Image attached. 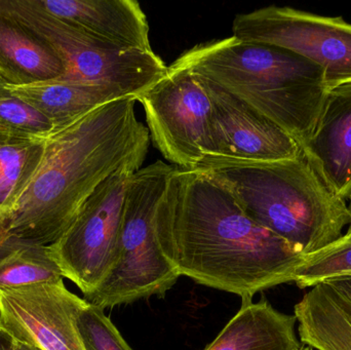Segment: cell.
<instances>
[{"label":"cell","mask_w":351,"mask_h":350,"mask_svg":"<svg viewBox=\"0 0 351 350\" xmlns=\"http://www.w3.org/2000/svg\"><path fill=\"white\" fill-rule=\"evenodd\" d=\"M86 304L63 281L0 289V324L14 340L41 350H86L76 318Z\"/></svg>","instance_id":"8fae6325"},{"label":"cell","mask_w":351,"mask_h":350,"mask_svg":"<svg viewBox=\"0 0 351 350\" xmlns=\"http://www.w3.org/2000/svg\"><path fill=\"white\" fill-rule=\"evenodd\" d=\"M53 125L43 113L12 94L0 77V134L23 139L45 140Z\"/></svg>","instance_id":"44dd1931"},{"label":"cell","mask_w":351,"mask_h":350,"mask_svg":"<svg viewBox=\"0 0 351 350\" xmlns=\"http://www.w3.org/2000/svg\"><path fill=\"white\" fill-rule=\"evenodd\" d=\"M49 247L26 245L0 264V289H14L63 281Z\"/></svg>","instance_id":"d6986e66"},{"label":"cell","mask_w":351,"mask_h":350,"mask_svg":"<svg viewBox=\"0 0 351 350\" xmlns=\"http://www.w3.org/2000/svg\"><path fill=\"white\" fill-rule=\"evenodd\" d=\"M160 250L180 277L252 299L294 283L305 255L245 215L208 171L176 166L158 218Z\"/></svg>","instance_id":"6da1fadb"},{"label":"cell","mask_w":351,"mask_h":350,"mask_svg":"<svg viewBox=\"0 0 351 350\" xmlns=\"http://www.w3.org/2000/svg\"><path fill=\"white\" fill-rule=\"evenodd\" d=\"M16 350H41L37 347H31V345H25V343L18 342L16 343Z\"/></svg>","instance_id":"484cf974"},{"label":"cell","mask_w":351,"mask_h":350,"mask_svg":"<svg viewBox=\"0 0 351 350\" xmlns=\"http://www.w3.org/2000/svg\"><path fill=\"white\" fill-rule=\"evenodd\" d=\"M300 341L313 349L351 350V301L328 283L311 288L295 306Z\"/></svg>","instance_id":"e0dca14e"},{"label":"cell","mask_w":351,"mask_h":350,"mask_svg":"<svg viewBox=\"0 0 351 350\" xmlns=\"http://www.w3.org/2000/svg\"><path fill=\"white\" fill-rule=\"evenodd\" d=\"M296 316L278 312L266 300H243L241 310L204 350H299Z\"/></svg>","instance_id":"9a60e30c"},{"label":"cell","mask_w":351,"mask_h":350,"mask_svg":"<svg viewBox=\"0 0 351 350\" xmlns=\"http://www.w3.org/2000/svg\"><path fill=\"white\" fill-rule=\"evenodd\" d=\"M233 37L292 51L325 71L328 88L351 80V24L289 6L270 5L235 16Z\"/></svg>","instance_id":"ba28073f"},{"label":"cell","mask_w":351,"mask_h":350,"mask_svg":"<svg viewBox=\"0 0 351 350\" xmlns=\"http://www.w3.org/2000/svg\"><path fill=\"white\" fill-rule=\"evenodd\" d=\"M299 350H313L311 349V347H308V345H303L302 347H300V349Z\"/></svg>","instance_id":"83f0119b"},{"label":"cell","mask_w":351,"mask_h":350,"mask_svg":"<svg viewBox=\"0 0 351 350\" xmlns=\"http://www.w3.org/2000/svg\"><path fill=\"white\" fill-rule=\"evenodd\" d=\"M26 245L30 244L22 242V240H18V238H14V236H8V234L4 232L2 226L0 225V264H1L4 260H6L8 257L14 254L16 251L26 246Z\"/></svg>","instance_id":"603a6c76"},{"label":"cell","mask_w":351,"mask_h":350,"mask_svg":"<svg viewBox=\"0 0 351 350\" xmlns=\"http://www.w3.org/2000/svg\"><path fill=\"white\" fill-rule=\"evenodd\" d=\"M76 326L86 350H133L104 310L88 302L78 314Z\"/></svg>","instance_id":"7402d4cb"},{"label":"cell","mask_w":351,"mask_h":350,"mask_svg":"<svg viewBox=\"0 0 351 350\" xmlns=\"http://www.w3.org/2000/svg\"><path fill=\"white\" fill-rule=\"evenodd\" d=\"M65 66L53 47L22 23L0 12V77L10 86L60 80Z\"/></svg>","instance_id":"5bb4252c"},{"label":"cell","mask_w":351,"mask_h":350,"mask_svg":"<svg viewBox=\"0 0 351 350\" xmlns=\"http://www.w3.org/2000/svg\"><path fill=\"white\" fill-rule=\"evenodd\" d=\"M45 140L23 139L0 134V220L22 197L43 154Z\"/></svg>","instance_id":"ac0fdd59"},{"label":"cell","mask_w":351,"mask_h":350,"mask_svg":"<svg viewBox=\"0 0 351 350\" xmlns=\"http://www.w3.org/2000/svg\"><path fill=\"white\" fill-rule=\"evenodd\" d=\"M348 275H351V232L317 252L305 255L295 273L294 283L306 289Z\"/></svg>","instance_id":"ffe728a7"},{"label":"cell","mask_w":351,"mask_h":350,"mask_svg":"<svg viewBox=\"0 0 351 350\" xmlns=\"http://www.w3.org/2000/svg\"><path fill=\"white\" fill-rule=\"evenodd\" d=\"M150 140L173 166L197 170L210 123V98L195 74L179 60L166 75L140 95Z\"/></svg>","instance_id":"9c48e42d"},{"label":"cell","mask_w":351,"mask_h":350,"mask_svg":"<svg viewBox=\"0 0 351 350\" xmlns=\"http://www.w3.org/2000/svg\"><path fill=\"white\" fill-rule=\"evenodd\" d=\"M5 86L12 94L43 113L53 123V132L108 103L132 97L114 86L62 80L29 86Z\"/></svg>","instance_id":"2e32d148"},{"label":"cell","mask_w":351,"mask_h":350,"mask_svg":"<svg viewBox=\"0 0 351 350\" xmlns=\"http://www.w3.org/2000/svg\"><path fill=\"white\" fill-rule=\"evenodd\" d=\"M199 168L233 195L247 217L304 255L333 244L350 225L348 201L328 187L303 151L271 162L204 160Z\"/></svg>","instance_id":"277c9868"},{"label":"cell","mask_w":351,"mask_h":350,"mask_svg":"<svg viewBox=\"0 0 351 350\" xmlns=\"http://www.w3.org/2000/svg\"><path fill=\"white\" fill-rule=\"evenodd\" d=\"M56 18L125 49L152 51L145 12L135 0H37Z\"/></svg>","instance_id":"4fadbf2b"},{"label":"cell","mask_w":351,"mask_h":350,"mask_svg":"<svg viewBox=\"0 0 351 350\" xmlns=\"http://www.w3.org/2000/svg\"><path fill=\"white\" fill-rule=\"evenodd\" d=\"M135 97L108 103L45 139L36 174L12 211L0 220L8 236L38 246L57 242L97 188L135 160H145L147 127Z\"/></svg>","instance_id":"7a4b0ae2"},{"label":"cell","mask_w":351,"mask_h":350,"mask_svg":"<svg viewBox=\"0 0 351 350\" xmlns=\"http://www.w3.org/2000/svg\"><path fill=\"white\" fill-rule=\"evenodd\" d=\"M178 60L276 123L301 148L308 141L329 88L317 64L233 36L195 45Z\"/></svg>","instance_id":"3957f363"},{"label":"cell","mask_w":351,"mask_h":350,"mask_svg":"<svg viewBox=\"0 0 351 350\" xmlns=\"http://www.w3.org/2000/svg\"><path fill=\"white\" fill-rule=\"evenodd\" d=\"M144 160L127 162L111 175L86 199L65 234L47 246L64 277L84 298L97 291L114 266L128 181Z\"/></svg>","instance_id":"52a82bcc"},{"label":"cell","mask_w":351,"mask_h":350,"mask_svg":"<svg viewBox=\"0 0 351 350\" xmlns=\"http://www.w3.org/2000/svg\"><path fill=\"white\" fill-rule=\"evenodd\" d=\"M176 166L158 160L130 177L117 242V261L86 302L104 308L152 296L164 297L179 273L160 250L158 218Z\"/></svg>","instance_id":"5b68a950"},{"label":"cell","mask_w":351,"mask_h":350,"mask_svg":"<svg viewBox=\"0 0 351 350\" xmlns=\"http://www.w3.org/2000/svg\"><path fill=\"white\" fill-rule=\"evenodd\" d=\"M196 77L212 104L204 160L271 162L302 153L301 146L276 123L210 80Z\"/></svg>","instance_id":"30bf717a"},{"label":"cell","mask_w":351,"mask_h":350,"mask_svg":"<svg viewBox=\"0 0 351 350\" xmlns=\"http://www.w3.org/2000/svg\"><path fill=\"white\" fill-rule=\"evenodd\" d=\"M0 12L53 47L65 66L62 82L114 86L137 100L168 72L169 66L154 51L125 49L97 38L45 12L37 0H0Z\"/></svg>","instance_id":"8992f818"},{"label":"cell","mask_w":351,"mask_h":350,"mask_svg":"<svg viewBox=\"0 0 351 350\" xmlns=\"http://www.w3.org/2000/svg\"><path fill=\"white\" fill-rule=\"evenodd\" d=\"M348 211H350V225H348V232H351V195H350V199H348Z\"/></svg>","instance_id":"4316f807"},{"label":"cell","mask_w":351,"mask_h":350,"mask_svg":"<svg viewBox=\"0 0 351 350\" xmlns=\"http://www.w3.org/2000/svg\"><path fill=\"white\" fill-rule=\"evenodd\" d=\"M303 153L326 184L348 201L351 195V80L328 88Z\"/></svg>","instance_id":"7c38bea8"},{"label":"cell","mask_w":351,"mask_h":350,"mask_svg":"<svg viewBox=\"0 0 351 350\" xmlns=\"http://www.w3.org/2000/svg\"><path fill=\"white\" fill-rule=\"evenodd\" d=\"M326 283L333 286L337 291L343 294V295L348 297L351 301V275L330 279V281L326 282Z\"/></svg>","instance_id":"cb8c5ba5"},{"label":"cell","mask_w":351,"mask_h":350,"mask_svg":"<svg viewBox=\"0 0 351 350\" xmlns=\"http://www.w3.org/2000/svg\"><path fill=\"white\" fill-rule=\"evenodd\" d=\"M16 341L0 324V350H16Z\"/></svg>","instance_id":"d4e9b609"}]
</instances>
